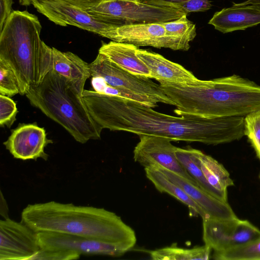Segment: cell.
I'll return each mask as SVG.
<instances>
[{
	"mask_svg": "<svg viewBox=\"0 0 260 260\" xmlns=\"http://www.w3.org/2000/svg\"><path fill=\"white\" fill-rule=\"evenodd\" d=\"M82 96L91 116L103 129L213 145L239 140L245 136L244 116H174L94 90L84 89Z\"/></svg>",
	"mask_w": 260,
	"mask_h": 260,
	"instance_id": "6da1fadb",
	"label": "cell"
},
{
	"mask_svg": "<svg viewBox=\"0 0 260 260\" xmlns=\"http://www.w3.org/2000/svg\"><path fill=\"white\" fill-rule=\"evenodd\" d=\"M174 113L208 118L246 116L260 110V85L234 74L188 84L159 82Z\"/></svg>",
	"mask_w": 260,
	"mask_h": 260,
	"instance_id": "7a4b0ae2",
	"label": "cell"
},
{
	"mask_svg": "<svg viewBox=\"0 0 260 260\" xmlns=\"http://www.w3.org/2000/svg\"><path fill=\"white\" fill-rule=\"evenodd\" d=\"M21 222L37 233L55 232L111 243L135 245L134 230L115 213L103 208L50 201L28 205Z\"/></svg>",
	"mask_w": 260,
	"mask_h": 260,
	"instance_id": "3957f363",
	"label": "cell"
},
{
	"mask_svg": "<svg viewBox=\"0 0 260 260\" xmlns=\"http://www.w3.org/2000/svg\"><path fill=\"white\" fill-rule=\"evenodd\" d=\"M41 29L36 15L16 10L0 31V60L14 72L22 95L38 86L53 68L52 47L41 39Z\"/></svg>",
	"mask_w": 260,
	"mask_h": 260,
	"instance_id": "277c9868",
	"label": "cell"
},
{
	"mask_svg": "<svg viewBox=\"0 0 260 260\" xmlns=\"http://www.w3.org/2000/svg\"><path fill=\"white\" fill-rule=\"evenodd\" d=\"M82 94L73 82L52 69L25 95L31 105L84 144L100 139L103 128L91 116Z\"/></svg>",
	"mask_w": 260,
	"mask_h": 260,
	"instance_id": "5b68a950",
	"label": "cell"
},
{
	"mask_svg": "<svg viewBox=\"0 0 260 260\" xmlns=\"http://www.w3.org/2000/svg\"><path fill=\"white\" fill-rule=\"evenodd\" d=\"M91 76L108 95L139 103L154 108L159 103L175 106L159 84L121 69L101 54L89 63Z\"/></svg>",
	"mask_w": 260,
	"mask_h": 260,
	"instance_id": "8992f818",
	"label": "cell"
},
{
	"mask_svg": "<svg viewBox=\"0 0 260 260\" xmlns=\"http://www.w3.org/2000/svg\"><path fill=\"white\" fill-rule=\"evenodd\" d=\"M86 11L97 18L119 26L165 22L177 19L186 14L175 8L124 0L103 1Z\"/></svg>",
	"mask_w": 260,
	"mask_h": 260,
	"instance_id": "52a82bcc",
	"label": "cell"
},
{
	"mask_svg": "<svg viewBox=\"0 0 260 260\" xmlns=\"http://www.w3.org/2000/svg\"><path fill=\"white\" fill-rule=\"evenodd\" d=\"M20 5H32L41 14L56 25H72L113 41L119 26L90 14L86 11L62 0H21Z\"/></svg>",
	"mask_w": 260,
	"mask_h": 260,
	"instance_id": "ba28073f",
	"label": "cell"
},
{
	"mask_svg": "<svg viewBox=\"0 0 260 260\" xmlns=\"http://www.w3.org/2000/svg\"><path fill=\"white\" fill-rule=\"evenodd\" d=\"M260 237V230L247 220L203 219V239L213 252L235 248Z\"/></svg>",
	"mask_w": 260,
	"mask_h": 260,
	"instance_id": "9c48e42d",
	"label": "cell"
},
{
	"mask_svg": "<svg viewBox=\"0 0 260 260\" xmlns=\"http://www.w3.org/2000/svg\"><path fill=\"white\" fill-rule=\"evenodd\" d=\"M37 234L41 249L70 251L80 254L118 257L132 250L135 246L131 243H111L55 232H38Z\"/></svg>",
	"mask_w": 260,
	"mask_h": 260,
	"instance_id": "30bf717a",
	"label": "cell"
},
{
	"mask_svg": "<svg viewBox=\"0 0 260 260\" xmlns=\"http://www.w3.org/2000/svg\"><path fill=\"white\" fill-rule=\"evenodd\" d=\"M37 233L22 222L0 220V260L32 259L40 250Z\"/></svg>",
	"mask_w": 260,
	"mask_h": 260,
	"instance_id": "8fae6325",
	"label": "cell"
},
{
	"mask_svg": "<svg viewBox=\"0 0 260 260\" xmlns=\"http://www.w3.org/2000/svg\"><path fill=\"white\" fill-rule=\"evenodd\" d=\"M139 137L140 141L133 152L135 161L144 168L152 166L163 168L198 185L180 163L176 154L177 147L170 139L155 136Z\"/></svg>",
	"mask_w": 260,
	"mask_h": 260,
	"instance_id": "7c38bea8",
	"label": "cell"
},
{
	"mask_svg": "<svg viewBox=\"0 0 260 260\" xmlns=\"http://www.w3.org/2000/svg\"><path fill=\"white\" fill-rule=\"evenodd\" d=\"M53 143L48 139L45 129L36 124H20L12 131L4 145L13 157L22 160L41 158L47 160L45 147Z\"/></svg>",
	"mask_w": 260,
	"mask_h": 260,
	"instance_id": "4fadbf2b",
	"label": "cell"
},
{
	"mask_svg": "<svg viewBox=\"0 0 260 260\" xmlns=\"http://www.w3.org/2000/svg\"><path fill=\"white\" fill-rule=\"evenodd\" d=\"M113 41L139 46H151L180 50L176 42L167 34L162 23L123 25L117 27Z\"/></svg>",
	"mask_w": 260,
	"mask_h": 260,
	"instance_id": "5bb4252c",
	"label": "cell"
},
{
	"mask_svg": "<svg viewBox=\"0 0 260 260\" xmlns=\"http://www.w3.org/2000/svg\"><path fill=\"white\" fill-rule=\"evenodd\" d=\"M156 166L172 182L179 185L206 213L208 218L228 219L237 216L228 202L220 200L186 178Z\"/></svg>",
	"mask_w": 260,
	"mask_h": 260,
	"instance_id": "9a60e30c",
	"label": "cell"
},
{
	"mask_svg": "<svg viewBox=\"0 0 260 260\" xmlns=\"http://www.w3.org/2000/svg\"><path fill=\"white\" fill-rule=\"evenodd\" d=\"M233 4L231 7L216 12L208 23L223 34L245 30L260 24V6Z\"/></svg>",
	"mask_w": 260,
	"mask_h": 260,
	"instance_id": "2e32d148",
	"label": "cell"
},
{
	"mask_svg": "<svg viewBox=\"0 0 260 260\" xmlns=\"http://www.w3.org/2000/svg\"><path fill=\"white\" fill-rule=\"evenodd\" d=\"M137 55L150 70V78L158 82L188 84L199 79L182 66L167 59L159 54L139 48Z\"/></svg>",
	"mask_w": 260,
	"mask_h": 260,
	"instance_id": "e0dca14e",
	"label": "cell"
},
{
	"mask_svg": "<svg viewBox=\"0 0 260 260\" xmlns=\"http://www.w3.org/2000/svg\"><path fill=\"white\" fill-rule=\"evenodd\" d=\"M138 49L133 44L112 41L103 43L99 53L133 75L150 78V70L137 55Z\"/></svg>",
	"mask_w": 260,
	"mask_h": 260,
	"instance_id": "ac0fdd59",
	"label": "cell"
},
{
	"mask_svg": "<svg viewBox=\"0 0 260 260\" xmlns=\"http://www.w3.org/2000/svg\"><path fill=\"white\" fill-rule=\"evenodd\" d=\"M51 52L52 69L73 82L83 93L86 80L91 76L89 64L71 52H61L54 47Z\"/></svg>",
	"mask_w": 260,
	"mask_h": 260,
	"instance_id": "d6986e66",
	"label": "cell"
},
{
	"mask_svg": "<svg viewBox=\"0 0 260 260\" xmlns=\"http://www.w3.org/2000/svg\"><path fill=\"white\" fill-rule=\"evenodd\" d=\"M144 169L147 178L159 191L169 194L187 206L189 216H200L202 219L208 218L201 207L184 190L170 180L156 166H152L145 168Z\"/></svg>",
	"mask_w": 260,
	"mask_h": 260,
	"instance_id": "ffe728a7",
	"label": "cell"
},
{
	"mask_svg": "<svg viewBox=\"0 0 260 260\" xmlns=\"http://www.w3.org/2000/svg\"><path fill=\"white\" fill-rule=\"evenodd\" d=\"M198 151L190 147H177L176 154L180 163L200 187L214 197L228 202L227 195L215 189L207 182L201 169Z\"/></svg>",
	"mask_w": 260,
	"mask_h": 260,
	"instance_id": "44dd1931",
	"label": "cell"
},
{
	"mask_svg": "<svg viewBox=\"0 0 260 260\" xmlns=\"http://www.w3.org/2000/svg\"><path fill=\"white\" fill-rule=\"evenodd\" d=\"M198 157L208 183L215 189L228 196V187L234 184L228 171L215 159L199 150Z\"/></svg>",
	"mask_w": 260,
	"mask_h": 260,
	"instance_id": "7402d4cb",
	"label": "cell"
},
{
	"mask_svg": "<svg viewBox=\"0 0 260 260\" xmlns=\"http://www.w3.org/2000/svg\"><path fill=\"white\" fill-rule=\"evenodd\" d=\"M212 249L208 246L185 248L172 245L149 251L153 260H207L210 259Z\"/></svg>",
	"mask_w": 260,
	"mask_h": 260,
	"instance_id": "603a6c76",
	"label": "cell"
},
{
	"mask_svg": "<svg viewBox=\"0 0 260 260\" xmlns=\"http://www.w3.org/2000/svg\"><path fill=\"white\" fill-rule=\"evenodd\" d=\"M185 14L170 21L162 22L167 34L177 44L180 50L187 51L197 35L196 25Z\"/></svg>",
	"mask_w": 260,
	"mask_h": 260,
	"instance_id": "cb8c5ba5",
	"label": "cell"
},
{
	"mask_svg": "<svg viewBox=\"0 0 260 260\" xmlns=\"http://www.w3.org/2000/svg\"><path fill=\"white\" fill-rule=\"evenodd\" d=\"M216 260H260V237L243 245L220 252H213Z\"/></svg>",
	"mask_w": 260,
	"mask_h": 260,
	"instance_id": "d4e9b609",
	"label": "cell"
},
{
	"mask_svg": "<svg viewBox=\"0 0 260 260\" xmlns=\"http://www.w3.org/2000/svg\"><path fill=\"white\" fill-rule=\"evenodd\" d=\"M244 135L260 159V110L245 116Z\"/></svg>",
	"mask_w": 260,
	"mask_h": 260,
	"instance_id": "484cf974",
	"label": "cell"
},
{
	"mask_svg": "<svg viewBox=\"0 0 260 260\" xmlns=\"http://www.w3.org/2000/svg\"><path fill=\"white\" fill-rule=\"evenodd\" d=\"M19 92V83L14 72L0 60V94L11 97Z\"/></svg>",
	"mask_w": 260,
	"mask_h": 260,
	"instance_id": "4316f807",
	"label": "cell"
},
{
	"mask_svg": "<svg viewBox=\"0 0 260 260\" xmlns=\"http://www.w3.org/2000/svg\"><path fill=\"white\" fill-rule=\"evenodd\" d=\"M16 104L10 97L0 94V125L10 128L16 120Z\"/></svg>",
	"mask_w": 260,
	"mask_h": 260,
	"instance_id": "83f0119b",
	"label": "cell"
},
{
	"mask_svg": "<svg viewBox=\"0 0 260 260\" xmlns=\"http://www.w3.org/2000/svg\"><path fill=\"white\" fill-rule=\"evenodd\" d=\"M80 254L70 251L40 249L32 260H72L78 259Z\"/></svg>",
	"mask_w": 260,
	"mask_h": 260,
	"instance_id": "f1b7e54d",
	"label": "cell"
},
{
	"mask_svg": "<svg viewBox=\"0 0 260 260\" xmlns=\"http://www.w3.org/2000/svg\"><path fill=\"white\" fill-rule=\"evenodd\" d=\"M211 7L210 0H188L180 4L178 9L187 14L190 12H205Z\"/></svg>",
	"mask_w": 260,
	"mask_h": 260,
	"instance_id": "f546056e",
	"label": "cell"
},
{
	"mask_svg": "<svg viewBox=\"0 0 260 260\" xmlns=\"http://www.w3.org/2000/svg\"><path fill=\"white\" fill-rule=\"evenodd\" d=\"M13 0H0V31L12 14Z\"/></svg>",
	"mask_w": 260,
	"mask_h": 260,
	"instance_id": "4dcf8cb0",
	"label": "cell"
},
{
	"mask_svg": "<svg viewBox=\"0 0 260 260\" xmlns=\"http://www.w3.org/2000/svg\"><path fill=\"white\" fill-rule=\"evenodd\" d=\"M141 3L159 7L178 9L180 4L188 0H139Z\"/></svg>",
	"mask_w": 260,
	"mask_h": 260,
	"instance_id": "1f68e13d",
	"label": "cell"
},
{
	"mask_svg": "<svg viewBox=\"0 0 260 260\" xmlns=\"http://www.w3.org/2000/svg\"><path fill=\"white\" fill-rule=\"evenodd\" d=\"M76 7L86 11L91 7L97 5L104 0H62Z\"/></svg>",
	"mask_w": 260,
	"mask_h": 260,
	"instance_id": "d6a6232c",
	"label": "cell"
},
{
	"mask_svg": "<svg viewBox=\"0 0 260 260\" xmlns=\"http://www.w3.org/2000/svg\"><path fill=\"white\" fill-rule=\"evenodd\" d=\"M1 215L3 216L4 219L9 218L8 208L7 203L4 198L2 192H1Z\"/></svg>",
	"mask_w": 260,
	"mask_h": 260,
	"instance_id": "836d02e7",
	"label": "cell"
},
{
	"mask_svg": "<svg viewBox=\"0 0 260 260\" xmlns=\"http://www.w3.org/2000/svg\"><path fill=\"white\" fill-rule=\"evenodd\" d=\"M239 5H255L260 6V0H247L241 3H237Z\"/></svg>",
	"mask_w": 260,
	"mask_h": 260,
	"instance_id": "e575fe53",
	"label": "cell"
},
{
	"mask_svg": "<svg viewBox=\"0 0 260 260\" xmlns=\"http://www.w3.org/2000/svg\"><path fill=\"white\" fill-rule=\"evenodd\" d=\"M113 1V0H104L103 1ZM124 1H132L133 2H135V3H140L139 0H124Z\"/></svg>",
	"mask_w": 260,
	"mask_h": 260,
	"instance_id": "d590c367",
	"label": "cell"
},
{
	"mask_svg": "<svg viewBox=\"0 0 260 260\" xmlns=\"http://www.w3.org/2000/svg\"><path fill=\"white\" fill-rule=\"evenodd\" d=\"M259 179H260V173H259Z\"/></svg>",
	"mask_w": 260,
	"mask_h": 260,
	"instance_id": "8d00e7d4",
	"label": "cell"
},
{
	"mask_svg": "<svg viewBox=\"0 0 260 260\" xmlns=\"http://www.w3.org/2000/svg\"><path fill=\"white\" fill-rule=\"evenodd\" d=\"M21 0H19V2L21 1Z\"/></svg>",
	"mask_w": 260,
	"mask_h": 260,
	"instance_id": "74e56055",
	"label": "cell"
}]
</instances>
